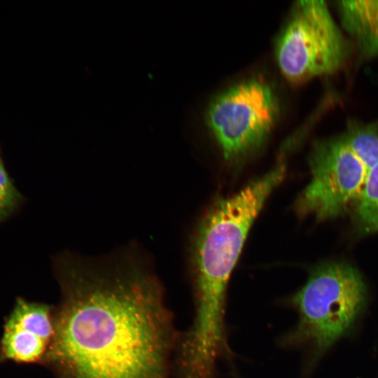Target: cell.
I'll use <instances>...</instances> for the list:
<instances>
[{
	"mask_svg": "<svg viewBox=\"0 0 378 378\" xmlns=\"http://www.w3.org/2000/svg\"><path fill=\"white\" fill-rule=\"evenodd\" d=\"M61 298L43 361L56 378H170L178 337L152 257L137 241L53 259Z\"/></svg>",
	"mask_w": 378,
	"mask_h": 378,
	"instance_id": "cell-1",
	"label": "cell"
},
{
	"mask_svg": "<svg viewBox=\"0 0 378 378\" xmlns=\"http://www.w3.org/2000/svg\"><path fill=\"white\" fill-rule=\"evenodd\" d=\"M286 172L282 159L237 193L216 200L201 219L191 252L195 295L192 326L197 333L211 337L225 330L230 276L253 221Z\"/></svg>",
	"mask_w": 378,
	"mask_h": 378,
	"instance_id": "cell-2",
	"label": "cell"
},
{
	"mask_svg": "<svg viewBox=\"0 0 378 378\" xmlns=\"http://www.w3.org/2000/svg\"><path fill=\"white\" fill-rule=\"evenodd\" d=\"M367 302L366 284L356 268L342 262L321 264L287 300L298 321L280 342L306 353L304 371L309 373L338 340L354 331Z\"/></svg>",
	"mask_w": 378,
	"mask_h": 378,
	"instance_id": "cell-3",
	"label": "cell"
},
{
	"mask_svg": "<svg viewBox=\"0 0 378 378\" xmlns=\"http://www.w3.org/2000/svg\"><path fill=\"white\" fill-rule=\"evenodd\" d=\"M275 57L293 84L332 74L344 64L349 45L324 1L295 2L275 43Z\"/></svg>",
	"mask_w": 378,
	"mask_h": 378,
	"instance_id": "cell-4",
	"label": "cell"
},
{
	"mask_svg": "<svg viewBox=\"0 0 378 378\" xmlns=\"http://www.w3.org/2000/svg\"><path fill=\"white\" fill-rule=\"evenodd\" d=\"M279 114V99L274 88L260 76H253L215 97L205 120L224 159L238 162L264 144Z\"/></svg>",
	"mask_w": 378,
	"mask_h": 378,
	"instance_id": "cell-5",
	"label": "cell"
},
{
	"mask_svg": "<svg viewBox=\"0 0 378 378\" xmlns=\"http://www.w3.org/2000/svg\"><path fill=\"white\" fill-rule=\"evenodd\" d=\"M308 162L312 178L295 202L298 214L323 220L340 216L357 202L367 169L342 134L315 141Z\"/></svg>",
	"mask_w": 378,
	"mask_h": 378,
	"instance_id": "cell-6",
	"label": "cell"
},
{
	"mask_svg": "<svg viewBox=\"0 0 378 378\" xmlns=\"http://www.w3.org/2000/svg\"><path fill=\"white\" fill-rule=\"evenodd\" d=\"M55 326V308L19 298L4 327L2 358L20 363H43L54 338Z\"/></svg>",
	"mask_w": 378,
	"mask_h": 378,
	"instance_id": "cell-7",
	"label": "cell"
},
{
	"mask_svg": "<svg viewBox=\"0 0 378 378\" xmlns=\"http://www.w3.org/2000/svg\"><path fill=\"white\" fill-rule=\"evenodd\" d=\"M342 24L356 40L362 55H378V1L337 3Z\"/></svg>",
	"mask_w": 378,
	"mask_h": 378,
	"instance_id": "cell-8",
	"label": "cell"
},
{
	"mask_svg": "<svg viewBox=\"0 0 378 378\" xmlns=\"http://www.w3.org/2000/svg\"><path fill=\"white\" fill-rule=\"evenodd\" d=\"M342 136L367 172L378 163V123L350 120Z\"/></svg>",
	"mask_w": 378,
	"mask_h": 378,
	"instance_id": "cell-9",
	"label": "cell"
},
{
	"mask_svg": "<svg viewBox=\"0 0 378 378\" xmlns=\"http://www.w3.org/2000/svg\"><path fill=\"white\" fill-rule=\"evenodd\" d=\"M356 217L365 232L378 231V163L368 172L356 202Z\"/></svg>",
	"mask_w": 378,
	"mask_h": 378,
	"instance_id": "cell-10",
	"label": "cell"
},
{
	"mask_svg": "<svg viewBox=\"0 0 378 378\" xmlns=\"http://www.w3.org/2000/svg\"><path fill=\"white\" fill-rule=\"evenodd\" d=\"M20 194L10 179L2 163H0V221L16 207Z\"/></svg>",
	"mask_w": 378,
	"mask_h": 378,
	"instance_id": "cell-11",
	"label": "cell"
},
{
	"mask_svg": "<svg viewBox=\"0 0 378 378\" xmlns=\"http://www.w3.org/2000/svg\"><path fill=\"white\" fill-rule=\"evenodd\" d=\"M0 163H1V161H0Z\"/></svg>",
	"mask_w": 378,
	"mask_h": 378,
	"instance_id": "cell-12",
	"label": "cell"
}]
</instances>
